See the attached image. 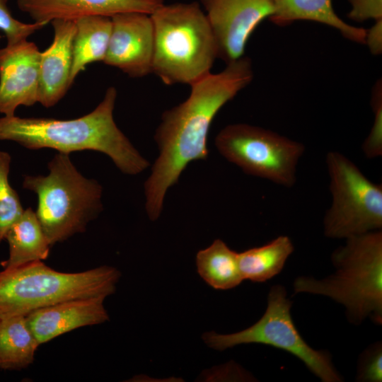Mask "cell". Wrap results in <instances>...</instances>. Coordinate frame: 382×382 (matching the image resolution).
Returning a JSON list of instances; mask_svg holds the SVG:
<instances>
[{
  "instance_id": "3",
  "label": "cell",
  "mask_w": 382,
  "mask_h": 382,
  "mask_svg": "<svg viewBox=\"0 0 382 382\" xmlns=\"http://www.w3.org/2000/svg\"><path fill=\"white\" fill-rule=\"evenodd\" d=\"M331 255L335 271L321 279L300 276L295 294L327 296L343 306L347 320L359 325L366 318L382 323V231H374L345 239Z\"/></svg>"
},
{
  "instance_id": "11",
  "label": "cell",
  "mask_w": 382,
  "mask_h": 382,
  "mask_svg": "<svg viewBox=\"0 0 382 382\" xmlns=\"http://www.w3.org/2000/svg\"><path fill=\"white\" fill-rule=\"evenodd\" d=\"M112 30L103 62L130 77L152 73L154 26L151 15L126 12L111 17Z\"/></svg>"
},
{
  "instance_id": "22",
  "label": "cell",
  "mask_w": 382,
  "mask_h": 382,
  "mask_svg": "<svg viewBox=\"0 0 382 382\" xmlns=\"http://www.w3.org/2000/svg\"><path fill=\"white\" fill-rule=\"evenodd\" d=\"M11 161L10 154L0 151V243L24 211L18 195L9 183Z\"/></svg>"
},
{
  "instance_id": "4",
  "label": "cell",
  "mask_w": 382,
  "mask_h": 382,
  "mask_svg": "<svg viewBox=\"0 0 382 382\" xmlns=\"http://www.w3.org/2000/svg\"><path fill=\"white\" fill-rule=\"evenodd\" d=\"M152 73L166 85L189 86L211 73L219 58L217 40L198 2L165 3L151 14Z\"/></svg>"
},
{
  "instance_id": "18",
  "label": "cell",
  "mask_w": 382,
  "mask_h": 382,
  "mask_svg": "<svg viewBox=\"0 0 382 382\" xmlns=\"http://www.w3.org/2000/svg\"><path fill=\"white\" fill-rule=\"evenodd\" d=\"M74 22L76 33L72 48L71 86L88 64L103 61L112 30L111 18L108 16H84Z\"/></svg>"
},
{
  "instance_id": "7",
  "label": "cell",
  "mask_w": 382,
  "mask_h": 382,
  "mask_svg": "<svg viewBox=\"0 0 382 382\" xmlns=\"http://www.w3.org/2000/svg\"><path fill=\"white\" fill-rule=\"evenodd\" d=\"M291 306L284 286L274 285L268 293L266 310L255 323L230 334L206 332L202 339L217 351L252 343L271 346L297 357L323 382L343 381L329 352L312 348L298 331L292 319Z\"/></svg>"
},
{
  "instance_id": "9",
  "label": "cell",
  "mask_w": 382,
  "mask_h": 382,
  "mask_svg": "<svg viewBox=\"0 0 382 382\" xmlns=\"http://www.w3.org/2000/svg\"><path fill=\"white\" fill-rule=\"evenodd\" d=\"M215 145L229 162L248 175L291 187L305 146L274 131L245 123L226 126Z\"/></svg>"
},
{
  "instance_id": "6",
  "label": "cell",
  "mask_w": 382,
  "mask_h": 382,
  "mask_svg": "<svg viewBox=\"0 0 382 382\" xmlns=\"http://www.w3.org/2000/svg\"><path fill=\"white\" fill-rule=\"evenodd\" d=\"M48 168L46 176L25 175L23 187L37 195L35 214L53 245L86 230L102 209V187L82 175L67 154H56Z\"/></svg>"
},
{
  "instance_id": "25",
  "label": "cell",
  "mask_w": 382,
  "mask_h": 382,
  "mask_svg": "<svg viewBox=\"0 0 382 382\" xmlns=\"http://www.w3.org/2000/svg\"><path fill=\"white\" fill-rule=\"evenodd\" d=\"M7 2L8 0H0V30L4 33L7 44L27 39L29 35L46 25L37 22L25 23L16 19L11 15Z\"/></svg>"
},
{
  "instance_id": "23",
  "label": "cell",
  "mask_w": 382,
  "mask_h": 382,
  "mask_svg": "<svg viewBox=\"0 0 382 382\" xmlns=\"http://www.w3.org/2000/svg\"><path fill=\"white\" fill-rule=\"evenodd\" d=\"M371 107L374 115L369 134L362 144V151L368 158H376L382 155V88L377 82L372 94Z\"/></svg>"
},
{
  "instance_id": "13",
  "label": "cell",
  "mask_w": 382,
  "mask_h": 382,
  "mask_svg": "<svg viewBox=\"0 0 382 382\" xmlns=\"http://www.w3.org/2000/svg\"><path fill=\"white\" fill-rule=\"evenodd\" d=\"M105 299L89 297L62 301L28 313L26 320L41 345L77 328L108 320Z\"/></svg>"
},
{
  "instance_id": "27",
  "label": "cell",
  "mask_w": 382,
  "mask_h": 382,
  "mask_svg": "<svg viewBox=\"0 0 382 382\" xmlns=\"http://www.w3.org/2000/svg\"><path fill=\"white\" fill-rule=\"evenodd\" d=\"M382 19L375 21L374 25L366 30L365 43L374 54H379L382 50Z\"/></svg>"
},
{
  "instance_id": "14",
  "label": "cell",
  "mask_w": 382,
  "mask_h": 382,
  "mask_svg": "<svg viewBox=\"0 0 382 382\" xmlns=\"http://www.w3.org/2000/svg\"><path fill=\"white\" fill-rule=\"evenodd\" d=\"M164 0H17L18 8L33 22L47 25L53 20L75 21L88 16L112 17L126 12L151 14Z\"/></svg>"
},
{
  "instance_id": "20",
  "label": "cell",
  "mask_w": 382,
  "mask_h": 382,
  "mask_svg": "<svg viewBox=\"0 0 382 382\" xmlns=\"http://www.w3.org/2000/svg\"><path fill=\"white\" fill-rule=\"evenodd\" d=\"M294 250L287 236L238 253L239 269L243 280L264 282L279 274Z\"/></svg>"
},
{
  "instance_id": "24",
  "label": "cell",
  "mask_w": 382,
  "mask_h": 382,
  "mask_svg": "<svg viewBox=\"0 0 382 382\" xmlns=\"http://www.w3.org/2000/svg\"><path fill=\"white\" fill-rule=\"evenodd\" d=\"M359 382L382 381V344L377 341L368 346L359 355L356 373Z\"/></svg>"
},
{
  "instance_id": "16",
  "label": "cell",
  "mask_w": 382,
  "mask_h": 382,
  "mask_svg": "<svg viewBox=\"0 0 382 382\" xmlns=\"http://www.w3.org/2000/svg\"><path fill=\"white\" fill-rule=\"evenodd\" d=\"M274 13L269 18L278 26H286L297 21H311L330 26L346 39L365 43L366 30L353 26L335 12L332 0H273Z\"/></svg>"
},
{
  "instance_id": "26",
  "label": "cell",
  "mask_w": 382,
  "mask_h": 382,
  "mask_svg": "<svg viewBox=\"0 0 382 382\" xmlns=\"http://www.w3.org/2000/svg\"><path fill=\"white\" fill-rule=\"evenodd\" d=\"M351 10L348 17L353 21L362 22L369 19H382V0H348Z\"/></svg>"
},
{
  "instance_id": "10",
  "label": "cell",
  "mask_w": 382,
  "mask_h": 382,
  "mask_svg": "<svg viewBox=\"0 0 382 382\" xmlns=\"http://www.w3.org/2000/svg\"><path fill=\"white\" fill-rule=\"evenodd\" d=\"M201 1L226 64L243 57L252 33L274 13L273 0Z\"/></svg>"
},
{
  "instance_id": "17",
  "label": "cell",
  "mask_w": 382,
  "mask_h": 382,
  "mask_svg": "<svg viewBox=\"0 0 382 382\" xmlns=\"http://www.w3.org/2000/svg\"><path fill=\"white\" fill-rule=\"evenodd\" d=\"M5 239L9 255L1 262L4 269L15 268L30 262L43 261L52 246L35 212L28 207L8 230Z\"/></svg>"
},
{
  "instance_id": "8",
  "label": "cell",
  "mask_w": 382,
  "mask_h": 382,
  "mask_svg": "<svg viewBox=\"0 0 382 382\" xmlns=\"http://www.w3.org/2000/svg\"><path fill=\"white\" fill-rule=\"evenodd\" d=\"M325 163L332 200L323 217L324 235L346 239L381 230L382 185L370 180L339 151H329Z\"/></svg>"
},
{
  "instance_id": "15",
  "label": "cell",
  "mask_w": 382,
  "mask_h": 382,
  "mask_svg": "<svg viewBox=\"0 0 382 382\" xmlns=\"http://www.w3.org/2000/svg\"><path fill=\"white\" fill-rule=\"evenodd\" d=\"M52 44L40 54L38 103L45 108L55 105L70 88L74 21L53 20Z\"/></svg>"
},
{
  "instance_id": "2",
  "label": "cell",
  "mask_w": 382,
  "mask_h": 382,
  "mask_svg": "<svg viewBox=\"0 0 382 382\" xmlns=\"http://www.w3.org/2000/svg\"><path fill=\"white\" fill-rule=\"evenodd\" d=\"M117 95L116 88L109 87L93 111L72 120L4 116L0 118V140L67 154L93 150L108 155L122 173L139 174L149 163L116 125L113 111Z\"/></svg>"
},
{
  "instance_id": "5",
  "label": "cell",
  "mask_w": 382,
  "mask_h": 382,
  "mask_svg": "<svg viewBox=\"0 0 382 382\" xmlns=\"http://www.w3.org/2000/svg\"><path fill=\"white\" fill-rule=\"evenodd\" d=\"M121 274L108 265L78 272L55 270L42 261L0 272V318L26 316L62 301L107 298L116 290Z\"/></svg>"
},
{
  "instance_id": "19",
  "label": "cell",
  "mask_w": 382,
  "mask_h": 382,
  "mask_svg": "<svg viewBox=\"0 0 382 382\" xmlns=\"http://www.w3.org/2000/svg\"><path fill=\"white\" fill-rule=\"evenodd\" d=\"M40 345L25 316L0 318V369L20 370L30 365Z\"/></svg>"
},
{
  "instance_id": "21",
  "label": "cell",
  "mask_w": 382,
  "mask_h": 382,
  "mask_svg": "<svg viewBox=\"0 0 382 382\" xmlns=\"http://www.w3.org/2000/svg\"><path fill=\"white\" fill-rule=\"evenodd\" d=\"M238 253L221 239H216L196 255L197 272L210 286L217 290L231 289L243 280Z\"/></svg>"
},
{
  "instance_id": "12",
  "label": "cell",
  "mask_w": 382,
  "mask_h": 382,
  "mask_svg": "<svg viewBox=\"0 0 382 382\" xmlns=\"http://www.w3.org/2000/svg\"><path fill=\"white\" fill-rule=\"evenodd\" d=\"M41 52L27 39L0 49V113L15 115L18 106L38 103Z\"/></svg>"
},
{
  "instance_id": "1",
  "label": "cell",
  "mask_w": 382,
  "mask_h": 382,
  "mask_svg": "<svg viewBox=\"0 0 382 382\" xmlns=\"http://www.w3.org/2000/svg\"><path fill=\"white\" fill-rule=\"evenodd\" d=\"M253 77L250 59L242 57L190 85L187 98L162 114L154 135L159 155L144 184L150 220L158 219L168 190L187 165L207 158V137L213 120Z\"/></svg>"
}]
</instances>
